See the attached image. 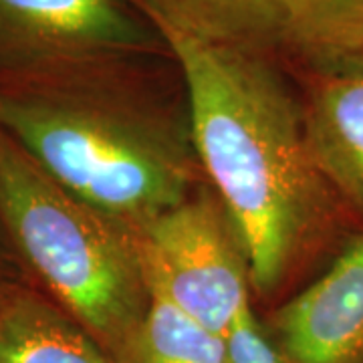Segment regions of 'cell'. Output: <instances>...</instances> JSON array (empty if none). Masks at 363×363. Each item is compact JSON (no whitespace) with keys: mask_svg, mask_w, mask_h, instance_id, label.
Listing matches in <instances>:
<instances>
[{"mask_svg":"<svg viewBox=\"0 0 363 363\" xmlns=\"http://www.w3.org/2000/svg\"><path fill=\"white\" fill-rule=\"evenodd\" d=\"M198 166L247 259L252 289L274 291L323 212L303 107L271 52L168 35Z\"/></svg>","mask_w":363,"mask_h":363,"instance_id":"6da1fadb","label":"cell"},{"mask_svg":"<svg viewBox=\"0 0 363 363\" xmlns=\"http://www.w3.org/2000/svg\"><path fill=\"white\" fill-rule=\"evenodd\" d=\"M0 83V131L67 192L130 236L194 194L190 121L143 65Z\"/></svg>","mask_w":363,"mask_h":363,"instance_id":"7a4b0ae2","label":"cell"},{"mask_svg":"<svg viewBox=\"0 0 363 363\" xmlns=\"http://www.w3.org/2000/svg\"><path fill=\"white\" fill-rule=\"evenodd\" d=\"M0 233L40 291L109 355L150 305L128 233L67 192L0 131Z\"/></svg>","mask_w":363,"mask_h":363,"instance_id":"3957f363","label":"cell"},{"mask_svg":"<svg viewBox=\"0 0 363 363\" xmlns=\"http://www.w3.org/2000/svg\"><path fill=\"white\" fill-rule=\"evenodd\" d=\"M168 55L130 0H0V83Z\"/></svg>","mask_w":363,"mask_h":363,"instance_id":"277c9868","label":"cell"},{"mask_svg":"<svg viewBox=\"0 0 363 363\" xmlns=\"http://www.w3.org/2000/svg\"><path fill=\"white\" fill-rule=\"evenodd\" d=\"M150 297L222 335L250 301V272L220 202L192 194L131 236Z\"/></svg>","mask_w":363,"mask_h":363,"instance_id":"5b68a950","label":"cell"},{"mask_svg":"<svg viewBox=\"0 0 363 363\" xmlns=\"http://www.w3.org/2000/svg\"><path fill=\"white\" fill-rule=\"evenodd\" d=\"M264 327L286 363H363V234Z\"/></svg>","mask_w":363,"mask_h":363,"instance_id":"8992f818","label":"cell"},{"mask_svg":"<svg viewBox=\"0 0 363 363\" xmlns=\"http://www.w3.org/2000/svg\"><path fill=\"white\" fill-rule=\"evenodd\" d=\"M164 37L234 45L307 61L323 52V40L303 0H130Z\"/></svg>","mask_w":363,"mask_h":363,"instance_id":"52a82bcc","label":"cell"},{"mask_svg":"<svg viewBox=\"0 0 363 363\" xmlns=\"http://www.w3.org/2000/svg\"><path fill=\"white\" fill-rule=\"evenodd\" d=\"M305 138L321 178L363 210V47L309 59Z\"/></svg>","mask_w":363,"mask_h":363,"instance_id":"ba28073f","label":"cell"},{"mask_svg":"<svg viewBox=\"0 0 363 363\" xmlns=\"http://www.w3.org/2000/svg\"><path fill=\"white\" fill-rule=\"evenodd\" d=\"M0 363H113L101 343L40 289L0 286Z\"/></svg>","mask_w":363,"mask_h":363,"instance_id":"9c48e42d","label":"cell"},{"mask_svg":"<svg viewBox=\"0 0 363 363\" xmlns=\"http://www.w3.org/2000/svg\"><path fill=\"white\" fill-rule=\"evenodd\" d=\"M111 362L226 363L222 335L156 297H150L142 321L111 353Z\"/></svg>","mask_w":363,"mask_h":363,"instance_id":"30bf717a","label":"cell"},{"mask_svg":"<svg viewBox=\"0 0 363 363\" xmlns=\"http://www.w3.org/2000/svg\"><path fill=\"white\" fill-rule=\"evenodd\" d=\"M323 40V55L363 47V0H303Z\"/></svg>","mask_w":363,"mask_h":363,"instance_id":"8fae6325","label":"cell"},{"mask_svg":"<svg viewBox=\"0 0 363 363\" xmlns=\"http://www.w3.org/2000/svg\"><path fill=\"white\" fill-rule=\"evenodd\" d=\"M222 345L226 363H286L264 323L259 321L252 303L222 333Z\"/></svg>","mask_w":363,"mask_h":363,"instance_id":"7c38bea8","label":"cell"},{"mask_svg":"<svg viewBox=\"0 0 363 363\" xmlns=\"http://www.w3.org/2000/svg\"><path fill=\"white\" fill-rule=\"evenodd\" d=\"M11 281V277H9V272L4 269V262H2V255H0V286L4 285V283H9Z\"/></svg>","mask_w":363,"mask_h":363,"instance_id":"4fadbf2b","label":"cell"}]
</instances>
